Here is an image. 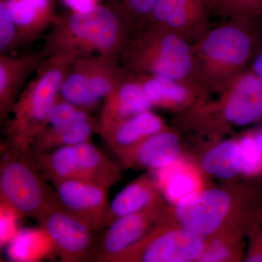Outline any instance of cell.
Returning <instances> with one entry per match:
<instances>
[{
    "label": "cell",
    "instance_id": "obj_22",
    "mask_svg": "<svg viewBox=\"0 0 262 262\" xmlns=\"http://www.w3.org/2000/svg\"><path fill=\"white\" fill-rule=\"evenodd\" d=\"M38 168L55 187L71 179L78 180L77 160L74 146H62L48 152L34 153Z\"/></svg>",
    "mask_w": 262,
    "mask_h": 262
},
{
    "label": "cell",
    "instance_id": "obj_13",
    "mask_svg": "<svg viewBox=\"0 0 262 262\" xmlns=\"http://www.w3.org/2000/svg\"><path fill=\"white\" fill-rule=\"evenodd\" d=\"M164 208L160 199L137 213L125 215L108 226L100 248V253L95 256L100 261H107L139 242L149 233L151 225H161Z\"/></svg>",
    "mask_w": 262,
    "mask_h": 262
},
{
    "label": "cell",
    "instance_id": "obj_7",
    "mask_svg": "<svg viewBox=\"0 0 262 262\" xmlns=\"http://www.w3.org/2000/svg\"><path fill=\"white\" fill-rule=\"evenodd\" d=\"M125 73L115 58L98 55L80 57L67 72L60 97L77 107H93L113 92Z\"/></svg>",
    "mask_w": 262,
    "mask_h": 262
},
{
    "label": "cell",
    "instance_id": "obj_2",
    "mask_svg": "<svg viewBox=\"0 0 262 262\" xmlns=\"http://www.w3.org/2000/svg\"><path fill=\"white\" fill-rule=\"evenodd\" d=\"M262 33V18L222 19L193 43L205 98L249 68Z\"/></svg>",
    "mask_w": 262,
    "mask_h": 262
},
{
    "label": "cell",
    "instance_id": "obj_27",
    "mask_svg": "<svg viewBox=\"0 0 262 262\" xmlns=\"http://www.w3.org/2000/svg\"><path fill=\"white\" fill-rule=\"evenodd\" d=\"M241 155V173L248 177L262 172V154L253 133L244 136L239 141Z\"/></svg>",
    "mask_w": 262,
    "mask_h": 262
},
{
    "label": "cell",
    "instance_id": "obj_18",
    "mask_svg": "<svg viewBox=\"0 0 262 262\" xmlns=\"http://www.w3.org/2000/svg\"><path fill=\"white\" fill-rule=\"evenodd\" d=\"M158 182L151 176L137 179L119 193L108 206L104 219V227L125 215L142 211L160 199Z\"/></svg>",
    "mask_w": 262,
    "mask_h": 262
},
{
    "label": "cell",
    "instance_id": "obj_31",
    "mask_svg": "<svg viewBox=\"0 0 262 262\" xmlns=\"http://www.w3.org/2000/svg\"><path fill=\"white\" fill-rule=\"evenodd\" d=\"M251 234L252 243L245 261L262 262V222Z\"/></svg>",
    "mask_w": 262,
    "mask_h": 262
},
{
    "label": "cell",
    "instance_id": "obj_17",
    "mask_svg": "<svg viewBox=\"0 0 262 262\" xmlns=\"http://www.w3.org/2000/svg\"><path fill=\"white\" fill-rule=\"evenodd\" d=\"M44 55H28L12 58L0 56V116L4 119L11 113L18 94L33 71L42 63Z\"/></svg>",
    "mask_w": 262,
    "mask_h": 262
},
{
    "label": "cell",
    "instance_id": "obj_1",
    "mask_svg": "<svg viewBox=\"0 0 262 262\" xmlns=\"http://www.w3.org/2000/svg\"><path fill=\"white\" fill-rule=\"evenodd\" d=\"M55 23L44 56L66 53L80 58L96 53L117 60L136 32L132 20L116 3L72 12Z\"/></svg>",
    "mask_w": 262,
    "mask_h": 262
},
{
    "label": "cell",
    "instance_id": "obj_26",
    "mask_svg": "<svg viewBox=\"0 0 262 262\" xmlns=\"http://www.w3.org/2000/svg\"><path fill=\"white\" fill-rule=\"evenodd\" d=\"M213 16L222 19L262 18V0H216Z\"/></svg>",
    "mask_w": 262,
    "mask_h": 262
},
{
    "label": "cell",
    "instance_id": "obj_10",
    "mask_svg": "<svg viewBox=\"0 0 262 262\" xmlns=\"http://www.w3.org/2000/svg\"><path fill=\"white\" fill-rule=\"evenodd\" d=\"M216 0H158L145 24H158L196 42L211 28Z\"/></svg>",
    "mask_w": 262,
    "mask_h": 262
},
{
    "label": "cell",
    "instance_id": "obj_19",
    "mask_svg": "<svg viewBox=\"0 0 262 262\" xmlns=\"http://www.w3.org/2000/svg\"><path fill=\"white\" fill-rule=\"evenodd\" d=\"M167 128L158 115L148 110L120 122L101 135L115 151L135 145Z\"/></svg>",
    "mask_w": 262,
    "mask_h": 262
},
{
    "label": "cell",
    "instance_id": "obj_34",
    "mask_svg": "<svg viewBox=\"0 0 262 262\" xmlns=\"http://www.w3.org/2000/svg\"><path fill=\"white\" fill-rule=\"evenodd\" d=\"M253 136H254L255 140H256V144L259 148L262 154V127L257 129L255 132L253 133Z\"/></svg>",
    "mask_w": 262,
    "mask_h": 262
},
{
    "label": "cell",
    "instance_id": "obj_16",
    "mask_svg": "<svg viewBox=\"0 0 262 262\" xmlns=\"http://www.w3.org/2000/svg\"><path fill=\"white\" fill-rule=\"evenodd\" d=\"M136 77L151 107L186 113L203 97L201 93L194 88L170 77L156 75Z\"/></svg>",
    "mask_w": 262,
    "mask_h": 262
},
{
    "label": "cell",
    "instance_id": "obj_4",
    "mask_svg": "<svg viewBox=\"0 0 262 262\" xmlns=\"http://www.w3.org/2000/svg\"><path fill=\"white\" fill-rule=\"evenodd\" d=\"M77 58L74 55L58 53L48 56L38 67L37 75L22 91L12 110L13 117L8 126L11 147L31 149L59 96L67 72Z\"/></svg>",
    "mask_w": 262,
    "mask_h": 262
},
{
    "label": "cell",
    "instance_id": "obj_15",
    "mask_svg": "<svg viewBox=\"0 0 262 262\" xmlns=\"http://www.w3.org/2000/svg\"><path fill=\"white\" fill-rule=\"evenodd\" d=\"M151 108L137 77L126 71L117 87L105 98L98 131L102 134L120 122Z\"/></svg>",
    "mask_w": 262,
    "mask_h": 262
},
{
    "label": "cell",
    "instance_id": "obj_23",
    "mask_svg": "<svg viewBox=\"0 0 262 262\" xmlns=\"http://www.w3.org/2000/svg\"><path fill=\"white\" fill-rule=\"evenodd\" d=\"M201 165L210 175L221 179L234 178L241 173L239 142L227 140L213 146L203 155Z\"/></svg>",
    "mask_w": 262,
    "mask_h": 262
},
{
    "label": "cell",
    "instance_id": "obj_14",
    "mask_svg": "<svg viewBox=\"0 0 262 262\" xmlns=\"http://www.w3.org/2000/svg\"><path fill=\"white\" fill-rule=\"evenodd\" d=\"M180 149L178 134L167 128L135 145L114 152L127 168L160 170L178 160Z\"/></svg>",
    "mask_w": 262,
    "mask_h": 262
},
{
    "label": "cell",
    "instance_id": "obj_9",
    "mask_svg": "<svg viewBox=\"0 0 262 262\" xmlns=\"http://www.w3.org/2000/svg\"><path fill=\"white\" fill-rule=\"evenodd\" d=\"M234 207L233 198L227 191L201 189L175 205L170 215L175 220L174 225L211 239L224 232Z\"/></svg>",
    "mask_w": 262,
    "mask_h": 262
},
{
    "label": "cell",
    "instance_id": "obj_11",
    "mask_svg": "<svg viewBox=\"0 0 262 262\" xmlns=\"http://www.w3.org/2000/svg\"><path fill=\"white\" fill-rule=\"evenodd\" d=\"M40 223L52 247L63 261H80L91 256L96 231L84 221L60 206Z\"/></svg>",
    "mask_w": 262,
    "mask_h": 262
},
{
    "label": "cell",
    "instance_id": "obj_24",
    "mask_svg": "<svg viewBox=\"0 0 262 262\" xmlns=\"http://www.w3.org/2000/svg\"><path fill=\"white\" fill-rule=\"evenodd\" d=\"M94 130V122L89 119L58 130L43 131L34 141V153L48 152L62 146H74L88 142Z\"/></svg>",
    "mask_w": 262,
    "mask_h": 262
},
{
    "label": "cell",
    "instance_id": "obj_8",
    "mask_svg": "<svg viewBox=\"0 0 262 262\" xmlns=\"http://www.w3.org/2000/svg\"><path fill=\"white\" fill-rule=\"evenodd\" d=\"M208 242L179 226L163 224L107 261H198Z\"/></svg>",
    "mask_w": 262,
    "mask_h": 262
},
{
    "label": "cell",
    "instance_id": "obj_20",
    "mask_svg": "<svg viewBox=\"0 0 262 262\" xmlns=\"http://www.w3.org/2000/svg\"><path fill=\"white\" fill-rule=\"evenodd\" d=\"M77 160L78 180L110 188L120 179L118 165L106 158L96 146L88 141L74 146Z\"/></svg>",
    "mask_w": 262,
    "mask_h": 262
},
{
    "label": "cell",
    "instance_id": "obj_30",
    "mask_svg": "<svg viewBox=\"0 0 262 262\" xmlns=\"http://www.w3.org/2000/svg\"><path fill=\"white\" fill-rule=\"evenodd\" d=\"M18 29L7 9L5 3L0 0V51L1 54L9 51L18 41Z\"/></svg>",
    "mask_w": 262,
    "mask_h": 262
},
{
    "label": "cell",
    "instance_id": "obj_33",
    "mask_svg": "<svg viewBox=\"0 0 262 262\" xmlns=\"http://www.w3.org/2000/svg\"><path fill=\"white\" fill-rule=\"evenodd\" d=\"M72 12L87 11L98 4V0H63Z\"/></svg>",
    "mask_w": 262,
    "mask_h": 262
},
{
    "label": "cell",
    "instance_id": "obj_12",
    "mask_svg": "<svg viewBox=\"0 0 262 262\" xmlns=\"http://www.w3.org/2000/svg\"><path fill=\"white\" fill-rule=\"evenodd\" d=\"M56 189L62 208L84 221L96 232L104 227L108 208L107 188L71 179L60 183Z\"/></svg>",
    "mask_w": 262,
    "mask_h": 262
},
{
    "label": "cell",
    "instance_id": "obj_5",
    "mask_svg": "<svg viewBox=\"0 0 262 262\" xmlns=\"http://www.w3.org/2000/svg\"><path fill=\"white\" fill-rule=\"evenodd\" d=\"M38 168L31 149L21 151L7 146L0 164L1 206L18 216L40 222L61 206Z\"/></svg>",
    "mask_w": 262,
    "mask_h": 262
},
{
    "label": "cell",
    "instance_id": "obj_6",
    "mask_svg": "<svg viewBox=\"0 0 262 262\" xmlns=\"http://www.w3.org/2000/svg\"><path fill=\"white\" fill-rule=\"evenodd\" d=\"M215 94L217 99L201 98L186 112V120L198 130L215 132L262 121V84L251 69Z\"/></svg>",
    "mask_w": 262,
    "mask_h": 262
},
{
    "label": "cell",
    "instance_id": "obj_28",
    "mask_svg": "<svg viewBox=\"0 0 262 262\" xmlns=\"http://www.w3.org/2000/svg\"><path fill=\"white\" fill-rule=\"evenodd\" d=\"M208 241L198 261L219 262L230 261L236 254L235 241L225 236H219Z\"/></svg>",
    "mask_w": 262,
    "mask_h": 262
},
{
    "label": "cell",
    "instance_id": "obj_32",
    "mask_svg": "<svg viewBox=\"0 0 262 262\" xmlns=\"http://www.w3.org/2000/svg\"><path fill=\"white\" fill-rule=\"evenodd\" d=\"M249 68L253 71L262 84V33Z\"/></svg>",
    "mask_w": 262,
    "mask_h": 262
},
{
    "label": "cell",
    "instance_id": "obj_25",
    "mask_svg": "<svg viewBox=\"0 0 262 262\" xmlns=\"http://www.w3.org/2000/svg\"><path fill=\"white\" fill-rule=\"evenodd\" d=\"M13 14L43 23L54 19V0H2Z\"/></svg>",
    "mask_w": 262,
    "mask_h": 262
},
{
    "label": "cell",
    "instance_id": "obj_21",
    "mask_svg": "<svg viewBox=\"0 0 262 262\" xmlns=\"http://www.w3.org/2000/svg\"><path fill=\"white\" fill-rule=\"evenodd\" d=\"M156 179L169 201L177 205L187 196L202 189V181L196 169L185 160L179 159L160 169Z\"/></svg>",
    "mask_w": 262,
    "mask_h": 262
},
{
    "label": "cell",
    "instance_id": "obj_3",
    "mask_svg": "<svg viewBox=\"0 0 262 262\" xmlns=\"http://www.w3.org/2000/svg\"><path fill=\"white\" fill-rule=\"evenodd\" d=\"M120 59L132 75L170 77L192 86L203 96L192 43L166 27L146 24L134 34Z\"/></svg>",
    "mask_w": 262,
    "mask_h": 262
},
{
    "label": "cell",
    "instance_id": "obj_29",
    "mask_svg": "<svg viewBox=\"0 0 262 262\" xmlns=\"http://www.w3.org/2000/svg\"><path fill=\"white\" fill-rule=\"evenodd\" d=\"M158 0H116L135 26L136 32L145 26Z\"/></svg>",
    "mask_w": 262,
    "mask_h": 262
}]
</instances>
